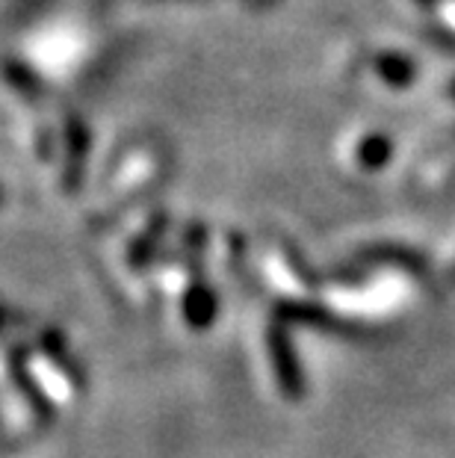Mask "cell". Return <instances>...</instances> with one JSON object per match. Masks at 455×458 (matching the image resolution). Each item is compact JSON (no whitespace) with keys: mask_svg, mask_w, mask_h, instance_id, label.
I'll return each instance as SVG.
<instances>
[{"mask_svg":"<svg viewBox=\"0 0 455 458\" xmlns=\"http://www.w3.org/2000/svg\"><path fill=\"white\" fill-rule=\"evenodd\" d=\"M269 358H273V367H275L281 391H284L290 399L302 396V373H299L293 346H290L287 335L278 326L269 328Z\"/></svg>","mask_w":455,"mask_h":458,"instance_id":"obj_1","label":"cell"},{"mask_svg":"<svg viewBox=\"0 0 455 458\" xmlns=\"http://www.w3.org/2000/svg\"><path fill=\"white\" fill-rule=\"evenodd\" d=\"M375 68H379V74L384 77L387 83H396V86H405L414 77V65L409 56H400V54H384L375 60Z\"/></svg>","mask_w":455,"mask_h":458,"instance_id":"obj_2","label":"cell"},{"mask_svg":"<svg viewBox=\"0 0 455 458\" xmlns=\"http://www.w3.org/2000/svg\"><path fill=\"white\" fill-rule=\"evenodd\" d=\"M358 157H361L364 169H382L387 157H391V142L384 136H367L361 148H358Z\"/></svg>","mask_w":455,"mask_h":458,"instance_id":"obj_3","label":"cell"}]
</instances>
